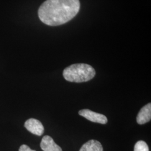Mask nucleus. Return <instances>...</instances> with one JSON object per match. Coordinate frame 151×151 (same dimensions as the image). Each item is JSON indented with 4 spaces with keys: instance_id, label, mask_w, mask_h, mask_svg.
I'll return each instance as SVG.
<instances>
[{
    "instance_id": "nucleus-1",
    "label": "nucleus",
    "mask_w": 151,
    "mask_h": 151,
    "mask_svg": "<svg viewBox=\"0 0 151 151\" xmlns=\"http://www.w3.org/2000/svg\"><path fill=\"white\" fill-rule=\"evenodd\" d=\"M80 9L79 0H47L40 6L38 16L47 25L58 26L71 20Z\"/></svg>"
},
{
    "instance_id": "nucleus-2",
    "label": "nucleus",
    "mask_w": 151,
    "mask_h": 151,
    "mask_svg": "<svg viewBox=\"0 0 151 151\" xmlns=\"http://www.w3.org/2000/svg\"><path fill=\"white\" fill-rule=\"evenodd\" d=\"M96 75L95 69L86 63H76L66 67L63 72L65 80L69 82L81 83L92 79Z\"/></svg>"
},
{
    "instance_id": "nucleus-3",
    "label": "nucleus",
    "mask_w": 151,
    "mask_h": 151,
    "mask_svg": "<svg viewBox=\"0 0 151 151\" xmlns=\"http://www.w3.org/2000/svg\"><path fill=\"white\" fill-rule=\"evenodd\" d=\"M80 115L85 118L92 122L105 124L108 123V119L104 115L92 111L89 109H82L79 111Z\"/></svg>"
},
{
    "instance_id": "nucleus-4",
    "label": "nucleus",
    "mask_w": 151,
    "mask_h": 151,
    "mask_svg": "<svg viewBox=\"0 0 151 151\" xmlns=\"http://www.w3.org/2000/svg\"><path fill=\"white\" fill-rule=\"evenodd\" d=\"M26 129L35 135L40 136L42 135L44 132L43 125L42 123L37 119H28L24 124Z\"/></svg>"
},
{
    "instance_id": "nucleus-5",
    "label": "nucleus",
    "mask_w": 151,
    "mask_h": 151,
    "mask_svg": "<svg viewBox=\"0 0 151 151\" xmlns=\"http://www.w3.org/2000/svg\"><path fill=\"white\" fill-rule=\"evenodd\" d=\"M40 147L44 151H62V148L49 135L43 137L40 143Z\"/></svg>"
},
{
    "instance_id": "nucleus-6",
    "label": "nucleus",
    "mask_w": 151,
    "mask_h": 151,
    "mask_svg": "<svg viewBox=\"0 0 151 151\" xmlns=\"http://www.w3.org/2000/svg\"><path fill=\"white\" fill-rule=\"evenodd\" d=\"M151 119V103L147 104L140 109L137 117V122L139 124H144L150 122Z\"/></svg>"
},
{
    "instance_id": "nucleus-7",
    "label": "nucleus",
    "mask_w": 151,
    "mask_h": 151,
    "mask_svg": "<svg viewBox=\"0 0 151 151\" xmlns=\"http://www.w3.org/2000/svg\"><path fill=\"white\" fill-rule=\"evenodd\" d=\"M80 151H104L103 147L100 142L97 140H88L81 147Z\"/></svg>"
},
{
    "instance_id": "nucleus-8",
    "label": "nucleus",
    "mask_w": 151,
    "mask_h": 151,
    "mask_svg": "<svg viewBox=\"0 0 151 151\" xmlns=\"http://www.w3.org/2000/svg\"><path fill=\"white\" fill-rule=\"evenodd\" d=\"M134 151H149V148L145 141L139 140L135 143Z\"/></svg>"
},
{
    "instance_id": "nucleus-9",
    "label": "nucleus",
    "mask_w": 151,
    "mask_h": 151,
    "mask_svg": "<svg viewBox=\"0 0 151 151\" xmlns=\"http://www.w3.org/2000/svg\"><path fill=\"white\" fill-rule=\"evenodd\" d=\"M19 151H35L34 150H32V149L30 148V147L29 146H27L25 145H23L22 146H20V148H19Z\"/></svg>"
}]
</instances>
